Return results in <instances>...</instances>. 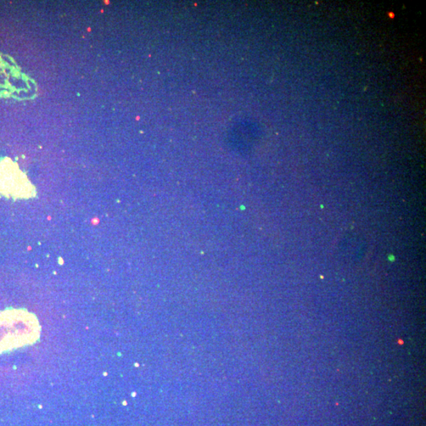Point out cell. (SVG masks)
<instances>
[{"label":"cell","instance_id":"6da1fadb","mask_svg":"<svg viewBox=\"0 0 426 426\" xmlns=\"http://www.w3.org/2000/svg\"><path fill=\"white\" fill-rule=\"evenodd\" d=\"M41 331L35 313L14 308L0 311V354L35 344Z\"/></svg>","mask_w":426,"mask_h":426},{"label":"cell","instance_id":"7a4b0ae2","mask_svg":"<svg viewBox=\"0 0 426 426\" xmlns=\"http://www.w3.org/2000/svg\"><path fill=\"white\" fill-rule=\"evenodd\" d=\"M0 194L7 198L30 199L37 195L36 188L10 160L0 162Z\"/></svg>","mask_w":426,"mask_h":426}]
</instances>
